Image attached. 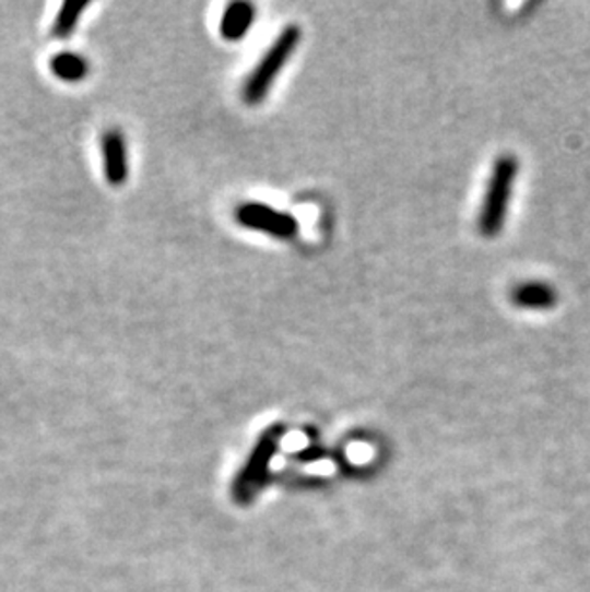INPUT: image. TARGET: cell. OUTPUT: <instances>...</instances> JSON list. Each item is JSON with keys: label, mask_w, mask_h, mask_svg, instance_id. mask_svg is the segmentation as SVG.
<instances>
[{"label": "cell", "mask_w": 590, "mask_h": 592, "mask_svg": "<svg viewBox=\"0 0 590 592\" xmlns=\"http://www.w3.org/2000/svg\"><path fill=\"white\" fill-rule=\"evenodd\" d=\"M518 173H520V162L514 154H503L493 164L487 190L483 196L482 210L477 217V230L485 238H497L498 234L503 233Z\"/></svg>", "instance_id": "cell-1"}, {"label": "cell", "mask_w": 590, "mask_h": 592, "mask_svg": "<svg viewBox=\"0 0 590 592\" xmlns=\"http://www.w3.org/2000/svg\"><path fill=\"white\" fill-rule=\"evenodd\" d=\"M302 43V29L297 25H287L280 32L276 40L272 43L267 55L257 63L256 70L251 71L241 96L248 106H257L269 96L271 86L279 78L280 71L284 70L287 60L292 58Z\"/></svg>", "instance_id": "cell-2"}, {"label": "cell", "mask_w": 590, "mask_h": 592, "mask_svg": "<svg viewBox=\"0 0 590 592\" xmlns=\"http://www.w3.org/2000/svg\"><path fill=\"white\" fill-rule=\"evenodd\" d=\"M282 436H284V429L274 426V428L267 429L263 436L257 439L246 464L240 467V472H238V476L234 477L233 487H231L233 499L238 505H248L256 499L257 493L261 492V487L269 476L272 459L279 452Z\"/></svg>", "instance_id": "cell-3"}, {"label": "cell", "mask_w": 590, "mask_h": 592, "mask_svg": "<svg viewBox=\"0 0 590 592\" xmlns=\"http://www.w3.org/2000/svg\"><path fill=\"white\" fill-rule=\"evenodd\" d=\"M236 221L246 228L269 234L279 240H292L299 233L297 218L292 217L286 211L274 210L264 203H241L236 210Z\"/></svg>", "instance_id": "cell-4"}, {"label": "cell", "mask_w": 590, "mask_h": 592, "mask_svg": "<svg viewBox=\"0 0 590 592\" xmlns=\"http://www.w3.org/2000/svg\"><path fill=\"white\" fill-rule=\"evenodd\" d=\"M102 165L109 187H123L129 180V150L119 129L102 134Z\"/></svg>", "instance_id": "cell-5"}, {"label": "cell", "mask_w": 590, "mask_h": 592, "mask_svg": "<svg viewBox=\"0 0 590 592\" xmlns=\"http://www.w3.org/2000/svg\"><path fill=\"white\" fill-rule=\"evenodd\" d=\"M510 301L528 311H551L558 305L559 294L548 282H520L510 289Z\"/></svg>", "instance_id": "cell-6"}, {"label": "cell", "mask_w": 590, "mask_h": 592, "mask_svg": "<svg viewBox=\"0 0 590 592\" xmlns=\"http://www.w3.org/2000/svg\"><path fill=\"white\" fill-rule=\"evenodd\" d=\"M256 22V7L249 2H233L221 20V37L225 40H240L248 35L251 25Z\"/></svg>", "instance_id": "cell-7"}, {"label": "cell", "mask_w": 590, "mask_h": 592, "mask_svg": "<svg viewBox=\"0 0 590 592\" xmlns=\"http://www.w3.org/2000/svg\"><path fill=\"white\" fill-rule=\"evenodd\" d=\"M48 68L52 71V75L63 83H81L91 73V63L85 56L71 52V50H63L52 56Z\"/></svg>", "instance_id": "cell-8"}, {"label": "cell", "mask_w": 590, "mask_h": 592, "mask_svg": "<svg viewBox=\"0 0 590 592\" xmlns=\"http://www.w3.org/2000/svg\"><path fill=\"white\" fill-rule=\"evenodd\" d=\"M91 7V2L85 0H68L63 2L58 14L55 17V24L50 27V33L55 39H70L71 35L78 29L81 17L85 14V10Z\"/></svg>", "instance_id": "cell-9"}]
</instances>
